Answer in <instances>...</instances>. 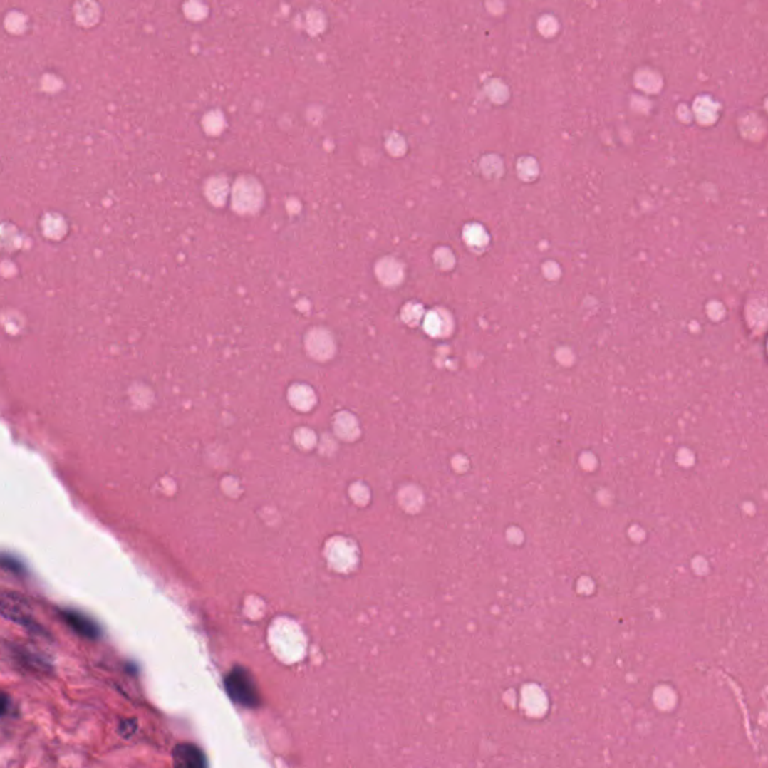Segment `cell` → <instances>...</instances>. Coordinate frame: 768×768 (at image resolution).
Returning a JSON list of instances; mask_svg holds the SVG:
<instances>
[{
  "instance_id": "cell-3",
  "label": "cell",
  "mask_w": 768,
  "mask_h": 768,
  "mask_svg": "<svg viewBox=\"0 0 768 768\" xmlns=\"http://www.w3.org/2000/svg\"><path fill=\"white\" fill-rule=\"evenodd\" d=\"M61 617L62 620L65 621V624L68 626V628L76 632L78 636L81 638H86V639H92V641H95V639L101 638V628H99V624L92 620L89 616L80 613V611H76V609H62L61 611Z\"/></svg>"
},
{
  "instance_id": "cell-4",
  "label": "cell",
  "mask_w": 768,
  "mask_h": 768,
  "mask_svg": "<svg viewBox=\"0 0 768 768\" xmlns=\"http://www.w3.org/2000/svg\"><path fill=\"white\" fill-rule=\"evenodd\" d=\"M175 768H207V759L202 749L194 744H179L173 750Z\"/></svg>"
},
{
  "instance_id": "cell-2",
  "label": "cell",
  "mask_w": 768,
  "mask_h": 768,
  "mask_svg": "<svg viewBox=\"0 0 768 768\" xmlns=\"http://www.w3.org/2000/svg\"><path fill=\"white\" fill-rule=\"evenodd\" d=\"M0 614L32 632L41 631L29 602L16 593L0 594Z\"/></svg>"
},
{
  "instance_id": "cell-5",
  "label": "cell",
  "mask_w": 768,
  "mask_h": 768,
  "mask_svg": "<svg viewBox=\"0 0 768 768\" xmlns=\"http://www.w3.org/2000/svg\"><path fill=\"white\" fill-rule=\"evenodd\" d=\"M0 566H2L4 569H6V571H9V572H14V574H23L24 572L23 563L16 557L6 556V554H0Z\"/></svg>"
},
{
  "instance_id": "cell-6",
  "label": "cell",
  "mask_w": 768,
  "mask_h": 768,
  "mask_svg": "<svg viewBox=\"0 0 768 768\" xmlns=\"http://www.w3.org/2000/svg\"><path fill=\"white\" fill-rule=\"evenodd\" d=\"M9 704H11V701H9V698H8V695L0 692V717H2L4 715L8 713Z\"/></svg>"
},
{
  "instance_id": "cell-1",
  "label": "cell",
  "mask_w": 768,
  "mask_h": 768,
  "mask_svg": "<svg viewBox=\"0 0 768 768\" xmlns=\"http://www.w3.org/2000/svg\"><path fill=\"white\" fill-rule=\"evenodd\" d=\"M230 700L240 707L255 708L260 704V695L251 674L244 668H233L224 680Z\"/></svg>"
}]
</instances>
